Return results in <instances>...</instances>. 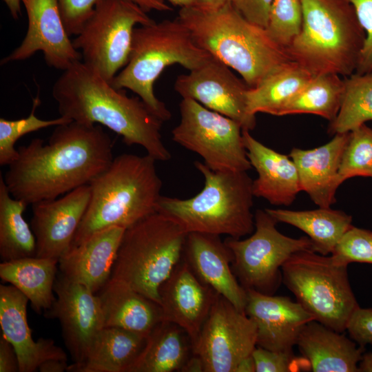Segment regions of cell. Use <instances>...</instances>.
<instances>
[{
  "instance_id": "obj_21",
  "label": "cell",
  "mask_w": 372,
  "mask_h": 372,
  "mask_svg": "<svg viewBox=\"0 0 372 372\" xmlns=\"http://www.w3.org/2000/svg\"><path fill=\"white\" fill-rule=\"evenodd\" d=\"M29 300L12 285H0V327L2 335L14 347L19 372H33L45 361L68 360L64 351L50 338H32L27 320Z\"/></svg>"
},
{
  "instance_id": "obj_39",
  "label": "cell",
  "mask_w": 372,
  "mask_h": 372,
  "mask_svg": "<svg viewBox=\"0 0 372 372\" xmlns=\"http://www.w3.org/2000/svg\"><path fill=\"white\" fill-rule=\"evenodd\" d=\"M256 372L297 371L302 366L310 369L305 358L298 362L292 353L273 351L256 346L252 352Z\"/></svg>"
},
{
  "instance_id": "obj_7",
  "label": "cell",
  "mask_w": 372,
  "mask_h": 372,
  "mask_svg": "<svg viewBox=\"0 0 372 372\" xmlns=\"http://www.w3.org/2000/svg\"><path fill=\"white\" fill-rule=\"evenodd\" d=\"M211 56L195 43L189 30L177 17L141 25L134 29L127 63L111 84L136 94L164 122L172 115L154 94L155 81L169 65L179 64L190 71Z\"/></svg>"
},
{
  "instance_id": "obj_32",
  "label": "cell",
  "mask_w": 372,
  "mask_h": 372,
  "mask_svg": "<svg viewBox=\"0 0 372 372\" xmlns=\"http://www.w3.org/2000/svg\"><path fill=\"white\" fill-rule=\"evenodd\" d=\"M28 205L10 194L0 175V256L3 261L36 256V239L23 217Z\"/></svg>"
},
{
  "instance_id": "obj_8",
  "label": "cell",
  "mask_w": 372,
  "mask_h": 372,
  "mask_svg": "<svg viewBox=\"0 0 372 372\" xmlns=\"http://www.w3.org/2000/svg\"><path fill=\"white\" fill-rule=\"evenodd\" d=\"M187 234L157 211L145 217L125 229L110 278L159 304V287L181 260Z\"/></svg>"
},
{
  "instance_id": "obj_50",
  "label": "cell",
  "mask_w": 372,
  "mask_h": 372,
  "mask_svg": "<svg viewBox=\"0 0 372 372\" xmlns=\"http://www.w3.org/2000/svg\"><path fill=\"white\" fill-rule=\"evenodd\" d=\"M235 372H256V367L252 354L244 359L237 366Z\"/></svg>"
},
{
  "instance_id": "obj_30",
  "label": "cell",
  "mask_w": 372,
  "mask_h": 372,
  "mask_svg": "<svg viewBox=\"0 0 372 372\" xmlns=\"http://www.w3.org/2000/svg\"><path fill=\"white\" fill-rule=\"evenodd\" d=\"M265 209L278 222L304 231L311 239L313 251L324 256L333 252L342 237L353 226L351 216L331 207L306 211Z\"/></svg>"
},
{
  "instance_id": "obj_13",
  "label": "cell",
  "mask_w": 372,
  "mask_h": 372,
  "mask_svg": "<svg viewBox=\"0 0 372 372\" xmlns=\"http://www.w3.org/2000/svg\"><path fill=\"white\" fill-rule=\"evenodd\" d=\"M255 323L226 298L218 295L206 319L193 353L204 372H235L257 346Z\"/></svg>"
},
{
  "instance_id": "obj_17",
  "label": "cell",
  "mask_w": 372,
  "mask_h": 372,
  "mask_svg": "<svg viewBox=\"0 0 372 372\" xmlns=\"http://www.w3.org/2000/svg\"><path fill=\"white\" fill-rule=\"evenodd\" d=\"M90 199V185L63 197L33 203L30 227L36 239V256L59 260L70 247Z\"/></svg>"
},
{
  "instance_id": "obj_2",
  "label": "cell",
  "mask_w": 372,
  "mask_h": 372,
  "mask_svg": "<svg viewBox=\"0 0 372 372\" xmlns=\"http://www.w3.org/2000/svg\"><path fill=\"white\" fill-rule=\"evenodd\" d=\"M52 96L60 116L73 121L108 127L127 145L143 147L156 161L171 158L161 130L163 121L139 97L127 96L99 72L79 61L58 78Z\"/></svg>"
},
{
  "instance_id": "obj_26",
  "label": "cell",
  "mask_w": 372,
  "mask_h": 372,
  "mask_svg": "<svg viewBox=\"0 0 372 372\" xmlns=\"http://www.w3.org/2000/svg\"><path fill=\"white\" fill-rule=\"evenodd\" d=\"M296 345L312 371L359 372L362 347L316 320L303 327Z\"/></svg>"
},
{
  "instance_id": "obj_52",
  "label": "cell",
  "mask_w": 372,
  "mask_h": 372,
  "mask_svg": "<svg viewBox=\"0 0 372 372\" xmlns=\"http://www.w3.org/2000/svg\"><path fill=\"white\" fill-rule=\"evenodd\" d=\"M172 5L183 8H196L197 0H168Z\"/></svg>"
},
{
  "instance_id": "obj_29",
  "label": "cell",
  "mask_w": 372,
  "mask_h": 372,
  "mask_svg": "<svg viewBox=\"0 0 372 372\" xmlns=\"http://www.w3.org/2000/svg\"><path fill=\"white\" fill-rule=\"evenodd\" d=\"M59 261L37 256L3 261L1 278L18 289L37 313L48 311L56 300L54 287Z\"/></svg>"
},
{
  "instance_id": "obj_22",
  "label": "cell",
  "mask_w": 372,
  "mask_h": 372,
  "mask_svg": "<svg viewBox=\"0 0 372 372\" xmlns=\"http://www.w3.org/2000/svg\"><path fill=\"white\" fill-rule=\"evenodd\" d=\"M125 230L110 227L70 247L59 260L61 274L97 293L111 277Z\"/></svg>"
},
{
  "instance_id": "obj_31",
  "label": "cell",
  "mask_w": 372,
  "mask_h": 372,
  "mask_svg": "<svg viewBox=\"0 0 372 372\" xmlns=\"http://www.w3.org/2000/svg\"><path fill=\"white\" fill-rule=\"evenodd\" d=\"M313 76L295 62H291L265 77L246 92L247 111L278 116L282 108Z\"/></svg>"
},
{
  "instance_id": "obj_5",
  "label": "cell",
  "mask_w": 372,
  "mask_h": 372,
  "mask_svg": "<svg viewBox=\"0 0 372 372\" xmlns=\"http://www.w3.org/2000/svg\"><path fill=\"white\" fill-rule=\"evenodd\" d=\"M194 165L204 176L203 189L187 199L161 196L156 211L177 222L187 233L234 238L253 233V180L247 172L215 171L199 161Z\"/></svg>"
},
{
  "instance_id": "obj_23",
  "label": "cell",
  "mask_w": 372,
  "mask_h": 372,
  "mask_svg": "<svg viewBox=\"0 0 372 372\" xmlns=\"http://www.w3.org/2000/svg\"><path fill=\"white\" fill-rule=\"evenodd\" d=\"M248 159L257 174L253 180L254 196L273 205H289L302 191L298 169L289 156L265 145L242 130Z\"/></svg>"
},
{
  "instance_id": "obj_20",
  "label": "cell",
  "mask_w": 372,
  "mask_h": 372,
  "mask_svg": "<svg viewBox=\"0 0 372 372\" xmlns=\"http://www.w3.org/2000/svg\"><path fill=\"white\" fill-rule=\"evenodd\" d=\"M183 256L201 281L245 313L247 290L232 270L231 252L220 236L188 233Z\"/></svg>"
},
{
  "instance_id": "obj_18",
  "label": "cell",
  "mask_w": 372,
  "mask_h": 372,
  "mask_svg": "<svg viewBox=\"0 0 372 372\" xmlns=\"http://www.w3.org/2000/svg\"><path fill=\"white\" fill-rule=\"evenodd\" d=\"M158 293L163 320L183 329L194 346L219 294L199 279L183 256Z\"/></svg>"
},
{
  "instance_id": "obj_33",
  "label": "cell",
  "mask_w": 372,
  "mask_h": 372,
  "mask_svg": "<svg viewBox=\"0 0 372 372\" xmlns=\"http://www.w3.org/2000/svg\"><path fill=\"white\" fill-rule=\"evenodd\" d=\"M344 79L333 73L313 76L280 110L278 116L310 114L332 122L342 101Z\"/></svg>"
},
{
  "instance_id": "obj_47",
  "label": "cell",
  "mask_w": 372,
  "mask_h": 372,
  "mask_svg": "<svg viewBox=\"0 0 372 372\" xmlns=\"http://www.w3.org/2000/svg\"><path fill=\"white\" fill-rule=\"evenodd\" d=\"M183 372H204L203 364L200 358L196 354H193L187 360L183 369Z\"/></svg>"
},
{
  "instance_id": "obj_24",
  "label": "cell",
  "mask_w": 372,
  "mask_h": 372,
  "mask_svg": "<svg viewBox=\"0 0 372 372\" xmlns=\"http://www.w3.org/2000/svg\"><path fill=\"white\" fill-rule=\"evenodd\" d=\"M350 132L336 134L326 144L311 149L294 147L289 156L298 169L302 191L319 207H331L341 185L339 169Z\"/></svg>"
},
{
  "instance_id": "obj_16",
  "label": "cell",
  "mask_w": 372,
  "mask_h": 372,
  "mask_svg": "<svg viewBox=\"0 0 372 372\" xmlns=\"http://www.w3.org/2000/svg\"><path fill=\"white\" fill-rule=\"evenodd\" d=\"M28 16V26L21 43L1 64L25 60L38 51L50 67L65 70L82 55L70 39L57 0H21Z\"/></svg>"
},
{
  "instance_id": "obj_14",
  "label": "cell",
  "mask_w": 372,
  "mask_h": 372,
  "mask_svg": "<svg viewBox=\"0 0 372 372\" xmlns=\"http://www.w3.org/2000/svg\"><path fill=\"white\" fill-rule=\"evenodd\" d=\"M229 68L211 55L200 66L178 76L174 89L183 99H193L249 131L256 126V116L247 111L246 92L249 87Z\"/></svg>"
},
{
  "instance_id": "obj_35",
  "label": "cell",
  "mask_w": 372,
  "mask_h": 372,
  "mask_svg": "<svg viewBox=\"0 0 372 372\" xmlns=\"http://www.w3.org/2000/svg\"><path fill=\"white\" fill-rule=\"evenodd\" d=\"M40 103L38 96L34 98L31 112L26 118L17 120L0 118V165L8 166L17 158L18 151L14 145L23 136L43 128L72 121L61 116L50 120L38 118L35 115V112Z\"/></svg>"
},
{
  "instance_id": "obj_11",
  "label": "cell",
  "mask_w": 372,
  "mask_h": 372,
  "mask_svg": "<svg viewBox=\"0 0 372 372\" xmlns=\"http://www.w3.org/2000/svg\"><path fill=\"white\" fill-rule=\"evenodd\" d=\"M255 229L246 239L228 237L225 242L232 260V270L247 289L273 295L282 279L283 264L294 253L313 250L308 236L289 237L276 228L278 223L265 209L254 214Z\"/></svg>"
},
{
  "instance_id": "obj_38",
  "label": "cell",
  "mask_w": 372,
  "mask_h": 372,
  "mask_svg": "<svg viewBox=\"0 0 372 372\" xmlns=\"http://www.w3.org/2000/svg\"><path fill=\"white\" fill-rule=\"evenodd\" d=\"M331 255L346 265L354 262L372 264V231L352 226Z\"/></svg>"
},
{
  "instance_id": "obj_51",
  "label": "cell",
  "mask_w": 372,
  "mask_h": 372,
  "mask_svg": "<svg viewBox=\"0 0 372 372\" xmlns=\"http://www.w3.org/2000/svg\"><path fill=\"white\" fill-rule=\"evenodd\" d=\"M358 369L359 372H372V353L363 354Z\"/></svg>"
},
{
  "instance_id": "obj_42",
  "label": "cell",
  "mask_w": 372,
  "mask_h": 372,
  "mask_svg": "<svg viewBox=\"0 0 372 372\" xmlns=\"http://www.w3.org/2000/svg\"><path fill=\"white\" fill-rule=\"evenodd\" d=\"M346 331L361 347L372 344V308H358L349 319Z\"/></svg>"
},
{
  "instance_id": "obj_46",
  "label": "cell",
  "mask_w": 372,
  "mask_h": 372,
  "mask_svg": "<svg viewBox=\"0 0 372 372\" xmlns=\"http://www.w3.org/2000/svg\"><path fill=\"white\" fill-rule=\"evenodd\" d=\"M67 360L51 359L43 362L39 367L41 372H63L68 368Z\"/></svg>"
},
{
  "instance_id": "obj_43",
  "label": "cell",
  "mask_w": 372,
  "mask_h": 372,
  "mask_svg": "<svg viewBox=\"0 0 372 372\" xmlns=\"http://www.w3.org/2000/svg\"><path fill=\"white\" fill-rule=\"evenodd\" d=\"M273 0H230L233 7L247 21L267 28Z\"/></svg>"
},
{
  "instance_id": "obj_9",
  "label": "cell",
  "mask_w": 372,
  "mask_h": 372,
  "mask_svg": "<svg viewBox=\"0 0 372 372\" xmlns=\"http://www.w3.org/2000/svg\"><path fill=\"white\" fill-rule=\"evenodd\" d=\"M348 265L313 250L294 253L283 264L282 280L315 320L342 333L360 307L351 287Z\"/></svg>"
},
{
  "instance_id": "obj_41",
  "label": "cell",
  "mask_w": 372,
  "mask_h": 372,
  "mask_svg": "<svg viewBox=\"0 0 372 372\" xmlns=\"http://www.w3.org/2000/svg\"><path fill=\"white\" fill-rule=\"evenodd\" d=\"M101 0H57L62 19L70 36L78 35Z\"/></svg>"
},
{
  "instance_id": "obj_4",
  "label": "cell",
  "mask_w": 372,
  "mask_h": 372,
  "mask_svg": "<svg viewBox=\"0 0 372 372\" xmlns=\"http://www.w3.org/2000/svg\"><path fill=\"white\" fill-rule=\"evenodd\" d=\"M156 160L123 153L90 183V199L70 247L112 227L127 229L156 212L162 180Z\"/></svg>"
},
{
  "instance_id": "obj_48",
  "label": "cell",
  "mask_w": 372,
  "mask_h": 372,
  "mask_svg": "<svg viewBox=\"0 0 372 372\" xmlns=\"http://www.w3.org/2000/svg\"><path fill=\"white\" fill-rule=\"evenodd\" d=\"M229 3L230 0H197V6L195 8L202 10H214Z\"/></svg>"
},
{
  "instance_id": "obj_45",
  "label": "cell",
  "mask_w": 372,
  "mask_h": 372,
  "mask_svg": "<svg viewBox=\"0 0 372 372\" xmlns=\"http://www.w3.org/2000/svg\"><path fill=\"white\" fill-rule=\"evenodd\" d=\"M138 5L148 12L152 10L157 11H171L173 9L164 0H129Z\"/></svg>"
},
{
  "instance_id": "obj_36",
  "label": "cell",
  "mask_w": 372,
  "mask_h": 372,
  "mask_svg": "<svg viewBox=\"0 0 372 372\" xmlns=\"http://www.w3.org/2000/svg\"><path fill=\"white\" fill-rule=\"evenodd\" d=\"M355 176L372 178V129L365 124L350 132L339 169L341 184Z\"/></svg>"
},
{
  "instance_id": "obj_1",
  "label": "cell",
  "mask_w": 372,
  "mask_h": 372,
  "mask_svg": "<svg viewBox=\"0 0 372 372\" xmlns=\"http://www.w3.org/2000/svg\"><path fill=\"white\" fill-rule=\"evenodd\" d=\"M113 142L101 125L76 121L57 125L48 143L34 138L17 148L3 178L27 205L55 199L89 184L113 160Z\"/></svg>"
},
{
  "instance_id": "obj_25",
  "label": "cell",
  "mask_w": 372,
  "mask_h": 372,
  "mask_svg": "<svg viewBox=\"0 0 372 372\" xmlns=\"http://www.w3.org/2000/svg\"><path fill=\"white\" fill-rule=\"evenodd\" d=\"M104 327H117L147 337L163 320L160 304L127 284L110 278L97 292Z\"/></svg>"
},
{
  "instance_id": "obj_3",
  "label": "cell",
  "mask_w": 372,
  "mask_h": 372,
  "mask_svg": "<svg viewBox=\"0 0 372 372\" xmlns=\"http://www.w3.org/2000/svg\"><path fill=\"white\" fill-rule=\"evenodd\" d=\"M177 18L199 47L239 73L249 87L293 62L265 28L247 21L230 3L214 10L180 8Z\"/></svg>"
},
{
  "instance_id": "obj_28",
  "label": "cell",
  "mask_w": 372,
  "mask_h": 372,
  "mask_svg": "<svg viewBox=\"0 0 372 372\" xmlns=\"http://www.w3.org/2000/svg\"><path fill=\"white\" fill-rule=\"evenodd\" d=\"M192 354L193 345L187 332L174 323L162 320L147 336L129 372L181 371Z\"/></svg>"
},
{
  "instance_id": "obj_34",
  "label": "cell",
  "mask_w": 372,
  "mask_h": 372,
  "mask_svg": "<svg viewBox=\"0 0 372 372\" xmlns=\"http://www.w3.org/2000/svg\"><path fill=\"white\" fill-rule=\"evenodd\" d=\"M342 103L329 132L343 134L372 121V72L353 73L344 79Z\"/></svg>"
},
{
  "instance_id": "obj_27",
  "label": "cell",
  "mask_w": 372,
  "mask_h": 372,
  "mask_svg": "<svg viewBox=\"0 0 372 372\" xmlns=\"http://www.w3.org/2000/svg\"><path fill=\"white\" fill-rule=\"evenodd\" d=\"M147 338L117 327H103L85 359L68 366L70 372H129L143 349Z\"/></svg>"
},
{
  "instance_id": "obj_6",
  "label": "cell",
  "mask_w": 372,
  "mask_h": 372,
  "mask_svg": "<svg viewBox=\"0 0 372 372\" xmlns=\"http://www.w3.org/2000/svg\"><path fill=\"white\" fill-rule=\"evenodd\" d=\"M303 22L287 50L313 76L352 74L365 41L355 10L347 0H301Z\"/></svg>"
},
{
  "instance_id": "obj_10",
  "label": "cell",
  "mask_w": 372,
  "mask_h": 372,
  "mask_svg": "<svg viewBox=\"0 0 372 372\" xmlns=\"http://www.w3.org/2000/svg\"><path fill=\"white\" fill-rule=\"evenodd\" d=\"M155 21L129 0H101L72 41L83 63L110 83L127 63L134 25Z\"/></svg>"
},
{
  "instance_id": "obj_44",
  "label": "cell",
  "mask_w": 372,
  "mask_h": 372,
  "mask_svg": "<svg viewBox=\"0 0 372 372\" xmlns=\"http://www.w3.org/2000/svg\"><path fill=\"white\" fill-rule=\"evenodd\" d=\"M19 371L18 356L12 344L0 337V372Z\"/></svg>"
},
{
  "instance_id": "obj_49",
  "label": "cell",
  "mask_w": 372,
  "mask_h": 372,
  "mask_svg": "<svg viewBox=\"0 0 372 372\" xmlns=\"http://www.w3.org/2000/svg\"><path fill=\"white\" fill-rule=\"evenodd\" d=\"M6 3L12 18L19 19L21 14V0H3Z\"/></svg>"
},
{
  "instance_id": "obj_37",
  "label": "cell",
  "mask_w": 372,
  "mask_h": 372,
  "mask_svg": "<svg viewBox=\"0 0 372 372\" xmlns=\"http://www.w3.org/2000/svg\"><path fill=\"white\" fill-rule=\"evenodd\" d=\"M303 22L301 0H273L266 30L286 49L300 34Z\"/></svg>"
},
{
  "instance_id": "obj_19",
  "label": "cell",
  "mask_w": 372,
  "mask_h": 372,
  "mask_svg": "<svg viewBox=\"0 0 372 372\" xmlns=\"http://www.w3.org/2000/svg\"><path fill=\"white\" fill-rule=\"evenodd\" d=\"M245 314L255 323L258 347L273 351L293 352L303 327L315 320L300 303L289 297L247 289Z\"/></svg>"
},
{
  "instance_id": "obj_15",
  "label": "cell",
  "mask_w": 372,
  "mask_h": 372,
  "mask_svg": "<svg viewBox=\"0 0 372 372\" xmlns=\"http://www.w3.org/2000/svg\"><path fill=\"white\" fill-rule=\"evenodd\" d=\"M56 300L44 313L60 322L63 338L73 363L82 362L99 332L104 327L100 300L87 287L63 277L56 279Z\"/></svg>"
},
{
  "instance_id": "obj_12",
  "label": "cell",
  "mask_w": 372,
  "mask_h": 372,
  "mask_svg": "<svg viewBox=\"0 0 372 372\" xmlns=\"http://www.w3.org/2000/svg\"><path fill=\"white\" fill-rule=\"evenodd\" d=\"M179 107L180 121L172 131L174 142L200 155L215 171L247 172L252 167L238 122L191 99H183Z\"/></svg>"
},
{
  "instance_id": "obj_40",
  "label": "cell",
  "mask_w": 372,
  "mask_h": 372,
  "mask_svg": "<svg viewBox=\"0 0 372 372\" xmlns=\"http://www.w3.org/2000/svg\"><path fill=\"white\" fill-rule=\"evenodd\" d=\"M353 6L365 32V41L360 55L356 73L372 72V0H347Z\"/></svg>"
}]
</instances>
